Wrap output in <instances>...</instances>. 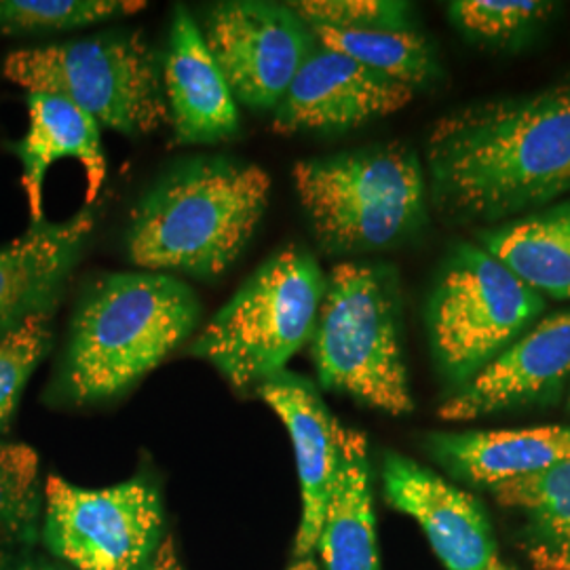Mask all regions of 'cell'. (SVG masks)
Wrapping results in <instances>:
<instances>
[{
  "mask_svg": "<svg viewBox=\"0 0 570 570\" xmlns=\"http://www.w3.org/2000/svg\"><path fill=\"white\" fill-rule=\"evenodd\" d=\"M431 204L450 223H499L570 190V81L452 110L425 144Z\"/></svg>",
  "mask_w": 570,
  "mask_h": 570,
  "instance_id": "obj_1",
  "label": "cell"
},
{
  "mask_svg": "<svg viewBox=\"0 0 570 570\" xmlns=\"http://www.w3.org/2000/svg\"><path fill=\"white\" fill-rule=\"evenodd\" d=\"M263 167L226 155L174 165L136 204L127 256L150 273L220 277L237 263L268 207Z\"/></svg>",
  "mask_w": 570,
  "mask_h": 570,
  "instance_id": "obj_2",
  "label": "cell"
},
{
  "mask_svg": "<svg viewBox=\"0 0 570 570\" xmlns=\"http://www.w3.org/2000/svg\"><path fill=\"white\" fill-rule=\"evenodd\" d=\"M199 322V296L176 275H102L75 311L53 397L77 406L119 397L186 343Z\"/></svg>",
  "mask_w": 570,
  "mask_h": 570,
  "instance_id": "obj_3",
  "label": "cell"
},
{
  "mask_svg": "<svg viewBox=\"0 0 570 570\" xmlns=\"http://www.w3.org/2000/svg\"><path fill=\"white\" fill-rule=\"evenodd\" d=\"M298 202L327 254H366L406 242L428 218L425 169L402 144L298 161Z\"/></svg>",
  "mask_w": 570,
  "mask_h": 570,
  "instance_id": "obj_4",
  "label": "cell"
},
{
  "mask_svg": "<svg viewBox=\"0 0 570 570\" xmlns=\"http://www.w3.org/2000/svg\"><path fill=\"white\" fill-rule=\"evenodd\" d=\"M324 292L326 275L315 256L303 245H285L209 320L190 355L237 391H258L311 343Z\"/></svg>",
  "mask_w": 570,
  "mask_h": 570,
  "instance_id": "obj_5",
  "label": "cell"
},
{
  "mask_svg": "<svg viewBox=\"0 0 570 570\" xmlns=\"http://www.w3.org/2000/svg\"><path fill=\"white\" fill-rule=\"evenodd\" d=\"M308 345L322 387L393 416L412 412L400 292L385 266L341 263L327 273Z\"/></svg>",
  "mask_w": 570,
  "mask_h": 570,
  "instance_id": "obj_6",
  "label": "cell"
},
{
  "mask_svg": "<svg viewBox=\"0 0 570 570\" xmlns=\"http://www.w3.org/2000/svg\"><path fill=\"white\" fill-rule=\"evenodd\" d=\"M2 75L26 94L61 96L129 138L169 122L161 61L140 30L18 49L4 58Z\"/></svg>",
  "mask_w": 570,
  "mask_h": 570,
  "instance_id": "obj_7",
  "label": "cell"
},
{
  "mask_svg": "<svg viewBox=\"0 0 570 570\" xmlns=\"http://www.w3.org/2000/svg\"><path fill=\"white\" fill-rule=\"evenodd\" d=\"M543 308L546 298L489 249L459 245L429 296V341L442 374L468 385Z\"/></svg>",
  "mask_w": 570,
  "mask_h": 570,
  "instance_id": "obj_8",
  "label": "cell"
},
{
  "mask_svg": "<svg viewBox=\"0 0 570 570\" xmlns=\"http://www.w3.org/2000/svg\"><path fill=\"white\" fill-rule=\"evenodd\" d=\"M161 497L146 478L102 490L47 478L42 537L70 569L146 570L161 546Z\"/></svg>",
  "mask_w": 570,
  "mask_h": 570,
  "instance_id": "obj_9",
  "label": "cell"
},
{
  "mask_svg": "<svg viewBox=\"0 0 570 570\" xmlns=\"http://www.w3.org/2000/svg\"><path fill=\"white\" fill-rule=\"evenodd\" d=\"M202 32L237 104L256 112L277 108L315 45L287 2H218L207 11Z\"/></svg>",
  "mask_w": 570,
  "mask_h": 570,
  "instance_id": "obj_10",
  "label": "cell"
},
{
  "mask_svg": "<svg viewBox=\"0 0 570 570\" xmlns=\"http://www.w3.org/2000/svg\"><path fill=\"white\" fill-rule=\"evenodd\" d=\"M414 89L315 41L284 100L271 112L277 134L345 131L406 108Z\"/></svg>",
  "mask_w": 570,
  "mask_h": 570,
  "instance_id": "obj_11",
  "label": "cell"
},
{
  "mask_svg": "<svg viewBox=\"0 0 570 570\" xmlns=\"http://www.w3.org/2000/svg\"><path fill=\"white\" fill-rule=\"evenodd\" d=\"M389 505L419 522L446 570H484L499 560L489 518L465 492L400 454L383 465Z\"/></svg>",
  "mask_w": 570,
  "mask_h": 570,
  "instance_id": "obj_12",
  "label": "cell"
},
{
  "mask_svg": "<svg viewBox=\"0 0 570 570\" xmlns=\"http://www.w3.org/2000/svg\"><path fill=\"white\" fill-rule=\"evenodd\" d=\"M258 395L282 419L292 440L303 501L294 551L296 558H311L338 473L343 425L327 410L315 385L294 372L285 370L266 381Z\"/></svg>",
  "mask_w": 570,
  "mask_h": 570,
  "instance_id": "obj_13",
  "label": "cell"
},
{
  "mask_svg": "<svg viewBox=\"0 0 570 570\" xmlns=\"http://www.w3.org/2000/svg\"><path fill=\"white\" fill-rule=\"evenodd\" d=\"M94 225L96 214L87 207L61 223H30L0 247V336L32 315L56 313Z\"/></svg>",
  "mask_w": 570,
  "mask_h": 570,
  "instance_id": "obj_14",
  "label": "cell"
},
{
  "mask_svg": "<svg viewBox=\"0 0 570 570\" xmlns=\"http://www.w3.org/2000/svg\"><path fill=\"white\" fill-rule=\"evenodd\" d=\"M161 70L171 144L225 142L239 131L237 100L186 7L174 11Z\"/></svg>",
  "mask_w": 570,
  "mask_h": 570,
  "instance_id": "obj_15",
  "label": "cell"
},
{
  "mask_svg": "<svg viewBox=\"0 0 570 570\" xmlns=\"http://www.w3.org/2000/svg\"><path fill=\"white\" fill-rule=\"evenodd\" d=\"M570 374V308L515 338L440 407L444 421H473L527 404Z\"/></svg>",
  "mask_w": 570,
  "mask_h": 570,
  "instance_id": "obj_16",
  "label": "cell"
},
{
  "mask_svg": "<svg viewBox=\"0 0 570 570\" xmlns=\"http://www.w3.org/2000/svg\"><path fill=\"white\" fill-rule=\"evenodd\" d=\"M28 102V131L11 144L20 159L21 188L26 193L30 223L45 220V178L58 159H77L85 169L87 204L91 205L106 178L102 127L77 104L56 96L32 91Z\"/></svg>",
  "mask_w": 570,
  "mask_h": 570,
  "instance_id": "obj_17",
  "label": "cell"
},
{
  "mask_svg": "<svg viewBox=\"0 0 570 570\" xmlns=\"http://www.w3.org/2000/svg\"><path fill=\"white\" fill-rule=\"evenodd\" d=\"M326 570H381L366 435L341 429V463L317 548Z\"/></svg>",
  "mask_w": 570,
  "mask_h": 570,
  "instance_id": "obj_18",
  "label": "cell"
},
{
  "mask_svg": "<svg viewBox=\"0 0 570 570\" xmlns=\"http://www.w3.org/2000/svg\"><path fill=\"white\" fill-rule=\"evenodd\" d=\"M435 454L461 478L494 487L570 459L569 425L473 431L433 438Z\"/></svg>",
  "mask_w": 570,
  "mask_h": 570,
  "instance_id": "obj_19",
  "label": "cell"
},
{
  "mask_svg": "<svg viewBox=\"0 0 570 570\" xmlns=\"http://www.w3.org/2000/svg\"><path fill=\"white\" fill-rule=\"evenodd\" d=\"M480 242L541 296L570 301V202L489 230Z\"/></svg>",
  "mask_w": 570,
  "mask_h": 570,
  "instance_id": "obj_20",
  "label": "cell"
},
{
  "mask_svg": "<svg viewBox=\"0 0 570 570\" xmlns=\"http://www.w3.org/2000/svg\"><path fill=\"white\" fill-rule=\"evenodd\" d=\"M492 497L524 518L532 562L570 570V459L553 468L490 487Z\"/></svg>",
  "mask_w": 570,
  "mask_h": 570,
  "instance_id": "obj_21",
  "label": "cell"
},
{
  "mask_svg": "<svg viewBox=\"0 0 570 570\" xmlns=\"http://www.w3.org/2000/svg\"><path fill=\"white\" fill-rule=\"evenodd\" d=\"M315 41L370 70L404 82L416 91L438 77V60L428 39L416 30H334L308 28Z\"/></svg>",
  "mask_w": 570,
  "mask_h": 570,
  "instance_id": "obj_22",
  "label": "cell"
},
{
  "mask_svg": "<svg viewBox=\"0 0 570 570\" xmlns=\"http://www.w3.org/2000/svg\"><path fill=\"white\" fill-rule=\"evenodd\" d=\"M138 0H0V35H49L140 13Z\"/></svg>",
  "mask_w": 570,
  "mask_h": 570,
  "instance_id": "obj_23",
  "label": "cell"
},
{
  "mask_svg": "<svg viewBox=\"0 0 570 570\" xmlns=\"http://www.w3.org/2000/svg\"><path fill=\"white\" fill-rule=\"evenodd\" d=\"M39 454L28 444L0 442V541L30 543L39 532Z\"/></svg>",
  "mask_w": 570,
  "mask_h": 570,
  "instance_id": "obj_24",
  "label": "cell"
},
{
  "mask_svg": "<svg viewBox=\"0 0 570 570\" xmlns=\"http://www.w3.org/2000/svg\"><path fill=\"white\" fill-rule=\"evenodd\" d=\"M53 315L39 313L0 336V433L11 428L21 393L53 343Z\"/></svg>",
  "mask_w": 570,
  "mask_h": 570,
  "instance_id": "obj_25",
  "label": "cell"
},
{
  "mask_svg": "<svg viewBox=\"0 0 570 570\" xmlns=\"http://www.w3.org/2000/svg\"><path fill=\"white\" fill-rule=\"evenodd\" d=\"M289 9L308 28L406 30L414 28L412 7L397 0H298Z\"/></svg>",
  "mask_w": 570,
  "mask_h": 570,
  "instance_id": "obj_26",
  "label": "cell"
},
{
  "mask_svg": "<svg viewBox=\"0 0 570 570\" xmlns=\"http://www.w3.org/2000/svg\"><path fill=\"white\" fill-rule=\"evenodd\" d=\"M449 11L454 23L471 37L505 41L548 18L553 4L541 0H459Z\"/></svg>",
  "mask_w": 570,
  "mask_h": 570,
  "instance_id": "obj_27",
  "label": "cell"
},
{
  "mask_svg": "<svg viewBox=\"0 0 570 570\" xmlns=\"http://www.w3.org/2000/svg\"><path fill=\"white\" fill-rule=\"evenodd\" d=\"M146 570H183V564H180V560L176 556L171 539H165L164 543L159 546V550H157L153 562L148 564Z\"/></svg>",
  "mask_w": 570,
  "mask_h": 570,
  "instance_id": "obj_28",
  "label": "cell"
},
{
  "mask_svg": "<svg viewBox=\"0 0 570 570\" xmlns=\"http://www.w3.org/2000/svg\"><path fill=\"white\" fill-rule=\"evenodd\" d=\"M287 570H320L313 558H296V562Z\"/></svg>",
  "mask_w": 570,
  "mask_h": 570,
  "instance_id": "obj_29",
  "label": "cell"
},
{
  "mask_svg": "<svg viewBox=\"0 0 570 570\" xmlns=\"http://www.w3.org/2000/svg\"><path fill=\"white\" fill-rule=\"evenodd\" d=\"M30 564H16L11 558L0 556V570H28Z\"/></svg>",
  "mask_w": 570,
  "mask_h": 570,
  "instance_id": "obj_30",
  "label": "cell"
},
{
  "mask_svg": "<svg viewBox=\"0 0 570 570\" xmlns=\"http://www.w3.org/2000/svg\"><path fill=\"white\" fill-rule=\"evenodd\" d=\"M28 570H66L60 569V567H53V564H30V569Z\"/></svg>",
  "mask_w": 570,
  "mask_h": 570,
  "instance_id": "obj_31",
  "label": "cell"
},
{
  "mask_svg": "<svg viewBox=\"0 0 570 570\" xmlns=\"http://www.w3.org/2000/svg\"><path fill=\"white\" fill-rule=\"evenodd\" d=\"M484 570H511V569H508V567H505V564H503V562H501V560H497V562H492V564H490V567H487V569Z\"/></svg>",
  "mask_w": 570,
  "mask_h": 570,
  "instance_id": "obj_32",
  "label": "cell"
},
{
  "mask_svg": "<svg viewBox=\"0 0 570 570\" xmlns=\"http://www.w3.org/2000/svg\"><path fill=\"white\" fill-rule=\"evenodd\" d=\"M569 410H570V397H569Z\"/></svg>",
  "mask_w": 570,
  "mask_h": 570,
  "instance_id": "obj_33",
  "label": "cell"
}]
</instances>
